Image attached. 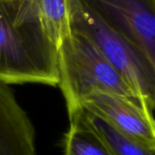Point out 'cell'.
Instances as JSON below:
<instances>
[{
  "label": "cell",
  "mask_w": 155,
  "mask_h": 155,
  "mask_svg": "<svg viewBox=\"0 0 155 155\" xmlns=\"http://www.w3.org/2000/svg\"><path fill=\"white\" fill-rule=\"evenodd\" d=\"M0 81L58 85L57 46L35 0H0Z\"/></svg>",
  "instance_id": "cell-1"
},
{
  "label": "cell",
  "mask_w": 155,
  "mask_h": 155,
  "mask_svg": "<svg viewBox=\"0 0 155 155\" xmlns=\"http://www.w3.org/2000/svg\"><path fill=\"white\" fill-rule=\"evenodd\" d=\"M57 69L58 85L69 117L83 109L82 102L86 96L98 92L122 95L143 105L90 38L77 29L71 27L70 34L61 42Z\"/></svg>",
  "instance_id": "cell-2"
},
{
  "label": "cell",
  "mask_w": 155,
  "mask_h": 155,
  "mask_svg": "<svg viewBox=\"0 0 155 155\" xmlns=\"http://www.w3.org/2000/svg\"><path fill=\"white\" fill-rule=\"evenodd\" d=\"M71 27L83 32L117 70L145 107L155 106V65L84 0H69Z\"/></svg>",
  "instance_id": "cell-3"
},
{
  "label": "cell",
  "mask_w": 155,
  "mask_h": 155,
  "mask_svg": "<svg viewBox=\"0 0 155 155\" xmlns=\"http://www.w3.org/2000/svg\"><path fill=\"white\" fill-rule=\"evenodd\" d=\"M82 108L124 137L155 151L153 112L141 103L122 95L98 92L86 96Z\"/></svg>",
  "instance_id": "cell-4"
},
{
  "label": "cell",
  "mask_w": 155,
  "mask_h": 155,
  "mask_svg": "<svg viewBox=\"0 0 155 155\" xmlns=\"http://www.w3.org/2000/svg\"><path fill=\"white\" fill-rule=\"evenodd\" d=\"M155 65V0H84Z\"/></svg>",
  "instance_id": "cell-5"
},
{
  "label": "cell",
  "mask_w": 155,
  "mask_h": 155,
  "mask_svg": "<svg viewBox=\"0 0 155 155\" xmlns=\"http://www.w3.org/2000/svg\"><path fill=\"white\" fill-rule=\"evenodd\" d=\"M35 134L14 92L0 81V155H36Z\"/></svg>",
  "instance_id": "cell-6"
},
{
  "label": "cell",
  "mask_w": 155,
  "mask_h": 155,
  "mask_svg": "<svg viewBox=\"0 0 155 155\" xmlns=\"http://www.w3.org/2000/svg\"><path fill=\"white\" fill-rule=\"evenodd\" d=\"M69 122L64 138V155H114L90 125L84 109L70 116Z\"/></svg>",
  "instance_id": "cell-7"
},
{
  "label": "cell",
  "mask_w": 155,
  "mask_h": 155,
  "mask_svg": "<svg viewBox=\"0 0 155 155\" xmlns=\"http://www.w3.org/2000/svg\"><path fill=\"white\" fill-rule=\"evenodd\" d=\"M44 27L57 46L70 34L69 0H35Z\"/></svg>",
  "instance_id": "cell-8"
},
{
  "label": "cell",
  "mask_w": 155,
  "mask_h": 155,
  "mask_svg": "<svg viewBox=\"0 0 155 155\" xmlns=\"http://www.w3.org/2000/svg\"><path fill=\"white\" fill-rule=\"evenodd\" d=\"M84 113L90 125L109 147L114 155H155V151L149 150L124 137L99 118L85 111Z\"/></svg>",
  "instance_id": "cell-9"
}]
</instances>
